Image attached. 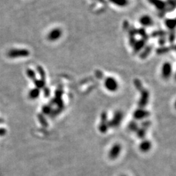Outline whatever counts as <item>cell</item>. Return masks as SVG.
Returning a JSON list of instances; mask_svg holds the SVG:
<instances>
[{
    "label": "cell",
    "instance_id": "obj_13",
    "mask_svg": "<svg viewBox=\"0 0 176 176\" xmlns=\"http://www.w3.org/2000/svg\"><path fill=\"white\" fill-rule=\"evenodd\" d=\"M109 1L118 7H125L129 4V0H109Z\"/></svg>",
    "mask_w": 176,
    "mask_h": 176
},
{
    "label": "cell",
    "instance_id": "obj_25",
    "mask_svg": "<svg viewBox=\"0 0 176 176\" xmlns=\"http://www.w3.org/2000/svg\"><path fill=\"white\" fill-rule=\"evenodd\" d=\"M50 95V91L48 87H44V95L45 97H48Z\"/></svg>",
    "mask_w": 176,
    "mask_h": 176
},
{
    "label": "cell",
    "instance_id": "obj_8",
    "mask_svg": "<svg viewBox=\"0 0 176 176\" xmlns=\"http://www.w3.org/2000/svg\"><path fill=\"white\" fill-rule=\"evenodd\" d=\"M150 116V112L144 108H138L133 113V118L136 120H142L143 119L148 118Z\"/></svg>",
    "mask_w": 176,
    "mask_h": 176
},
{
    "label": "cell",
    "instance_id": "obj_11",
    "mask_svg": "<svg viewBox=\"0 0 176 176\" xmlns=\"http://www.w3.org/2000/svg\"><path fill=\"white\" fill-rule=\"evenodd\" d=\"M152 144L151 141L148 140H142L141 143L139 145V149L140 150L144 153H146V152L149 151L151 149Z\"/></svg>",
    "mask_w": 176,
    "mask_h": 176
},
{
    "label": "cell",
    "instance_id": "obj_17",
    "mask_svg": "<svg viewBox=\"0 0 176 176\" xmlns=\"http://www.w3.org/2000/svg\"><path fill=\"white\" fill-rule=\"evenodd\" d=\"M128 128L130 131L136 132V130L138 129V124L136 121H131L129 122L128 125Z\"/></svg>",
    "mask_w": 176,
    "mask_h": 176
},
{
    "label": "cell",
    "instance_id": "obj_16",
    "mask_svg": "<svg viewBox=\"0 0 176 176\" xmlns=\"http://www.w3.org/2000/svg\"><path fill=\"white\" fill-rule=\"evenodd\" d=\"M146 131L147 129L144 127H140L138 128V129L136 130V135L138 138L140 139H143L145 138L146 135Z\"/></svg>",
    "mask_w": 176,
    "mask_h": 176
},
{
    "label": "cell",
    "instance_id": "obj_24",
    "mask_svg": "<svg viewBox=\"0 0 176 176\" xmlns=\"http://www.w3.org/2000/svg\"><path fill=\"white\" fill-rule=\"evenodd\" d=\"M135 85H136V88L139 90V91H140V90L141 91L142 89H143V88H142V85L141 84V82H140V81H138V80L135 81Z\"/></svg>",
    "mask_w": 176,
    "mask_h": 176
},
{
    "label": "cell",
    "instance_id": "obj_9",
    "mask_svg": "<svg viewBox=\"0 0 176 176\" xmlns=\"http://www.w3.org/2000/svg\"><path fill=\"white\" fill-rule=\"evenodd\" d=\"M121 151V146L120 144H116L112 147L108 153V157L111 160H115L120 155Z\"/></svg>",
    "mask_w": 176,
    "mask_h": 176
},
{
    "label": "cell",
    "instance_id": "obj_22",
    "mask_svg": "<svg viewBox=\"0 0 176 176\" xmlns=\"http://www.w3.org/2000/svg\"><path fill=\"white\" fill-rule=\"evenodd\" d=\"M37 71H38V73H39L40 77V79L45 80V79H46V75H45V72L42 67H40V66L38 67Z\"/></svg>",
    "mask_w": 176,
    "mask_h": 176
},
{
    "label": "cell",
    "instance_id": "obj_23",
    "mask_svg": "<svg viewBox=\"0 0 176 176\" xmlns=\"http://www.w3.org/2000/svg\"><path fill=\"white\" fill-rule=\"evenodd\" d=\"M151 124V123L150 121H149V120L144 121H142V123H141V127L146 128V129H147V128H148L149 127H150Z\"/></svg>",
    "mask_w": 176,
    "mask_h": 176
},
{
    "label": "cell",
    "instance_id": "obj_5",
    "mask_svg": "<svg viewBox=\"0 0 176 176\" xmlns=\"http://www.w3.org/2000/svg\"><path fill=\"white\" fill-rule=\"evenodd\" d=\"M63 32L60 28H56L49 32L47 35V39L50 42H56L61 39Z\"/></svg>",
    "mask_w": 176,
    "mask_h": 176
},
{
    "label": "cell",
    "instance_id": "obj_26",
    "mask_svg": "<svg viewBox=\"0 0 176 176\" xmlns=\"http://www.w3.org/2000/svg\"><path fill=\"white\" fill-rule=\"evenodd\" d=\"M144 45V42L142 41H139L138 42H137L136 44V50H139L140 49H141V48L142 46H143Z\"/></svg>",
    "mask_w": 176,
    "mask_h": 176
},
{
    "label": "cell",
    "instance_id": "obj_4",
    "mask_svg": "<svg viewBox=\"0 0 176 176\" xmlns=\"http://www.w3.org/2000/svg\"><path fill=\"white\" fill-rule=\"evenodd\" d=\"M173 67L170 62L166 61L163 63L161 67V76L165 80H168L172 75Z\"/></svg>",
    "mask_w": 176,
    "mask_h": 176
},
{
    "label": "cell",
    "instance_id": "obj_18",
    "mask_svg": "<svg viewBox=\"0 0 176 176\" xmlns=\"http://www.w3.org/2000/svg\"><path fill=\"white\" fill-rule=\"evenodd\" d=\"M33 82H34V84L35 85V87L38 88V89H42V88H44L45 86V80H43L42 79L40 80H37L35 79V80H33Z\"/></svg>",
    "mask_w": 176,
    "mask_h": 176
},
{
    "label": "cell",
    "instance_id": "obj_27",
    "mask_svg": "<svg viewBox=\"0 0 176 176\" xmlns=\"http://www.w3.org/2000/svg\"><path fill=\"white\" fill-rule=\"evenodd\" d=\"M121 176H127V175H121Z\"/></svg>",
    "mask_w": 176,
    "mask_h": 176
},
{
    "label": "cell",
    "instance_id": "obj_12",
    "mask_svg": "<svg viewBox=\"0 0 176 176\" xmlns=\"http://www.w3.org/2000/svg\"><path fill=\"white\" fill-rule=\"evenodd\" d=\"M149 2L159 11L163 10L166 7V3L163 0H148Z\"/></svg>",
    "mask_w": 176,
    "mask_h": 176
},
{
    "label": "cell",
    "instance_id": "obj_19",
    "mask_svg": "<svg viewBox=\"0 0 176 176\" xmlns=\"http://www.w3.org/2000/svg\"><path fill=\"white\" fill-rule=\"evenodd\" d=\"M38 120H39V122L42 127H48V123H47L46 118H44L43 114H39L38 115Z\"/></svg>",
    "mask_w": 176,
    "mask_h": 176
},
{
    "label": "cell",
    "instance_id": "obj_10",
    "mask_svg": "<svg viewBox=\"0 0 176 176\" xmlns=\"http://www.w3.org/2000/svg\"><path fill=\"white\" fill-rule=\"evenodd\" d=\"M139 23L144 28H149L153 25L154 21L151 16L148 15H144L140 18Z\"/></svg>",
    "mask_w": 176,
    "mask_h": 176
},
{
    "label": "cell",
    "instance_id": "obj_21",
    "mask_svg": "<svg viewBox=\"0 0 176 176\" xmlns=\"http://www.w3.org/2000/svg\"><path fill=\"white\" fill-rule=\"evenodd\" d=\"M26 74H27V76L28 78H30L32 80H35L36 79V75H35V71L31 69H28L26 71Z\"/></svg>",
    "mask_w": 176,
    "mask_h": 176
},
{
    "label": "cell",
    "instance_id": "obj_3",
    "mask_svg": "<svg viewBox=\"0 0 176 176\" xmlns=\"http://www.w3.org/2000/svg\"><path fill=\"white\" fill-rule=\"evenodd\" d=\"M123 118V114L121 111H116L114 113L112 118L108 121L109 127L117 128L120 125Z\"/></svg>",
    "mask_w": 176,
    "mask_h": 176
},
{
    "label": "cell",
    "instance_id": "obj_7",
    "mask_svg": "<svg viewBox=\"0 0 176 176\" xmlns=\"http://www.w3.org/2000/svg\"><path fill=\"white\" fill-rule=\"evenodd\" d=\"M149 93L147 89L141 90V97L138 101V106L140 108H144L149 102Z\"/></svg>",
    "mask_w": 176,
    "mask_h": 176
},
{
    "label": "cell",
    "instance_id": "obj_6",
    "mask_svg": "<svg viewBox=\"0 0 176 176\" xmlns=\"http://www.w3.org/2000/svg\"><path fill=\"white\" fill-rule=\"evenodd\" d=\"M109 128L108 115L106 112H102L101 116V123H100L99 129L101 133H106Z\"/></svg>",
    "mask_w": 176,
    "mask_h": 176
},
{
    "label": "cell",
    "instance_id": "obj_14",
    "mask_svg": "<svg viewBox=\"0 0 176 176\" xmlns=\"http://www.w3.org/2000/svg\"><path fill=\"white\" fill-rule=\"evenodd\" d=\"M40 93V89L37 87H35L31 89L29 93H28V97H29V98L31 100H35L37 99L39 97Z\"/></svg>",
    "mask_w": 176,
    "mask_h": 176
},
{
    "label": "cell",
    "instance_id": "obj_2",
    "mask_svg": "<svg viewBox=\"0 0 176 176\" xmlns=\"http://www.w3.org/2000/svg\"><path fill=\"white\" fill-rule=\"evenodd\" d=\"M7 56L10 58H26L30 56V52L26 49H12L8 52Z\"/></svg>",
    "mask_w": 176,
    "mask_h": 176
},
{
    "label": "cell",
    "instance_id": "obj_20",
    "mask_svg": "<svg viewBox=\"0 0 176 176\" xmlns=\"http://www.w3.org/2000/svg\"><path fill=\"white\" fill-rule=\"evenodd\" d=\"M42 112L44 115H50L52 112V108L50 105H44L42 108Z\"/></svg>",
    "mask_w": 176,
    "mask_h": 176
},
{
    "label": "cell",
    "instance_id": "obj_15",
    "mask_svg": "<svg viewBox=\"0 0 176 176\" xmlns=\"http://www.w3.org/2000/svg\"><path fill=\"white\" fill-rule=\"evenodd\" d=\"M165 26L170 30H173L175 28V19H167L165 21Z\"/></svg>",
    "mask_w": 176,
    "mask_h": 176
},
{
    "label": "cell",
    "instance_id": "obj_1",
    "mask_svg": "<svg viewBox=\"0 0 176 176\" xmlns=\"http://www.w3.org/2000/svg\"><path fill=\"white\" fill-rule=\"evenodd\" d=\"M104 85L106 89L110 92H115L119 87L118 81L115 78L109 77H107L104 82Z\"/></svg>",
    "mask_w": 176,
    "mask_h": 176
}]
</instances>
